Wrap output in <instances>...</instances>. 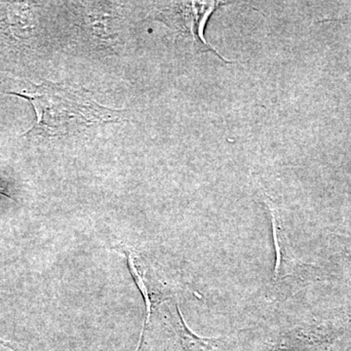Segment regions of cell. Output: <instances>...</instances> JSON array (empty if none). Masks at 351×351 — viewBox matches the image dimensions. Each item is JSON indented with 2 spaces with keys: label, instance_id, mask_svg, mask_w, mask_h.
<instances>
[{
  "label": "cell",
  "instance_id": "6da1fadb",
  "mask_svg": "<svg viewBox=\"0 0 351 351\" xmlns=\"http://www.w3.org/2000/svg\"><path fill=\"white\" fill-rule=\"evenodd\" d=\"M9 95L29 101L36 113V123L23 137H62L95 126L117 123L123 119V110L104 107L84 88L64 86L61 83L41 84Z\"/></svg>",
  "mask_w": 351,
  "mask_h": 351
},
{
  "label": "cell",
  "instance_id": "7a4b0ae2",
  "mask_svg": "<svg viewBox=\"0 0 351 351\" xmlns=\"http://www.w3.org/2000/svg\"><path fill=\"white\" fill-rule=\"evenodd\" d=\"M226 1L165 2L157 9L156 18L189 41L197 53H212L226 64H233L212 47L204 38V27L210 16Z\"/></svg>",
  "mask_w": 351,
  "mask_h": 351
},
{
  "label": "cell",
  "instance_id": "3957f363",
  "mask_svg": "<svg viewBox=\"0 0 351 351\" xmlns=\"http://www.w3.org/2000/svg\"><path fill=\"white\" fill-rule=\"evenodd\" d=\"M324 22H339V23H351V18H335V19H326V20H321L318 23H324Z\"/></svg>",
  "mask_w": 351,
  "mask_h": 351
},
{
  "label": "cell",
  "instance_id": "277c9868",
  "mask_svg": "<svg viewBox=\"0 0 351 351\" xmlns=\"http://www.w3.org/2000/svg\"><path fill=\"white\" fill-rule=\"evenodd\" d=\"M0 346H5V348H8L9 350L12 351H21L19 348H17L14 343H9V341H3V339H0Z\"/></svg>",
  "mask_w": 351,
  "mask_h": 351
},
{
  "label": "cell",
  "instance_id": "5b68a950",
  "mask_svg": "<svg viewBox=\"0 0 351 351\" xmlns=\"http://www.w3.org/2000/svg\"><path fill=\"white\" fill-rule=\"evenodd\" d=\"M0 195L6 196V197L10 198V199H12V197H11L10 195H8V193H5V191H3V189H0Z\"/></svg>",
  "mask_w": 351,
  "mask_h": 351
}]
</instances>
